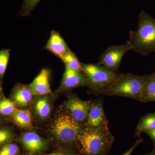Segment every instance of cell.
I'll use <instances>...</instances> for the list:
<instances>
[{
	"mask_svg": "<svg viewBox=\"0 0 155 155\" xmlns=\"http://www.w3.org/2000/svg\"><path fill=\"white\" fill-rule=\"evenodd\" d=\"M114 140L108 126L82 128L76 145L82 155H106Z\"/></svg>",
	"mask_w": 155,
	"mask_h": 155,
	"instance_id": "1",
	"label": "cell"
},
{
	"mask_svg": "<svg viewBox=\"0 0 155 155\" xmlns=\"http://www.w3.org/2000/svg\"><path fill=\"white\" fill-rule=\"evenodd\" d=\"M129 41L132 50L147 56L155 52V18L142 10L138 16L137 29L130 31Z\"/></svg>",
	"mask_w": 155,
	"mask_h": 155,
	"instance_id": "2",
	"label": "cell"
},
{
	"mask_svg": "<svg viewBox=\"0 0 155 155\" xmlns=\"http://www.w3.org/2000/svg\"><path fill=\"white\" fill-rule=\"evenodd\" d=\"M144 83L143 76L131 73L120 74L102 95L129 98L142 102Z\"/></svg>",
	"mask_w": 155,
	"mask_h": 155,
	"instance_id": "3",
	"label": "cell"
},
{
	"mask_svg": "<svg viewBox=\"0 0 155 155\" xmlns=\"http://www.w3.org/2000/svg\"><path fill=\"white\" fill-rule=\"evenodd\" d=\"M82 72L86 75L91 93L99 95L103 94L119 77L120 74L112 72L99 64L81 63Z\"/></svg>",
	"mask_w": 155,
	"mask_h": 155,
	"instance_id": "4",
	"label": "cell"
},
{
	"mask_svg": "<svg viewBox=\"0 0 155 155\" xmlns=\"http://www.w3.org/2000/svg\"><path fill=\"white\" fill-rule=\"evenodd\" d=\"M82 128L79 122L66 113L56 118L51 127V133L59 142L75 145Z\"/></svg>",
	"mask_w": 155,
	"mask_h": 155,
	"instance_id": "5",
	"label": "cell"
},
{
	"mask_svg": "<svg viewBox=\"0 0 155 155\" xmlns=\"http://www.w3.org/2000/svg\"><path fill=\"white\" fill-rule=\"evenodd\" d=\"M132 49L129 41L124 45L109 46L100 56L98 64L116 73L119 70L123 57L126 53Z\"/></svg>",
	"mask_w": 155,
	"mask_h": 155,
	"instance_id": "6",
	"label": "cell"
},
{
	"mask_svg": "<svg viewBox=\"0 0 155 155\" xmlns=\"http://www.w3.org/2000/svg\"><path fill=\"white\" fill-rule=\"evenodd\" d=\"M17 141L27 153L37 154L45 152L48 149L47 140L34 131L22 133L17 137Z\"/></svg>",
	"mask_w": 155,
	"mask_h": 155,
	"instance_id": "7",
	"label": "cell"
},
{
	"mask_svg": "<svg viewBox=\"0 0 155 155\" xmlns=\"http://www.w3.org/2000/svg\"><path fill=\"white\" fill-rule=\"evenodd\" d=\"M92 102V101H82L75 95H72L65 102V107L67 114L80 124L83 122L85 123Z\"/></svg>",
	"mask_w": 155,
	"mask_h": 155,
	"instance_id": "8",
	"label": "cell"
},
{
	"mask_svg": "<svg viewBox=\"0 0 155 155\" xmlns=\"http://www.w3.org/2000/svg\"><path fill=\"white\" fill-rule=\"evenodd\" d=\"M81 87H88L86 75L83 72L75 71L65 66V71L58 91L63 92Z\"/></svg>",
	"mask_w": 155,
	"mask_h": 155,
	"instance_id": "9",
	"label": "cell"
},
{
	"mask_svg": "<svg viewBox=\"0 0 155 155\" xmlns=\"http://www.w3.org/2000/svg\"><path fill=\"white\" fill-rule=\"evenodd\" d=\"M108 124L109 121L106 118L103 108L102 99L92 101L85 122V127H97L108 126Z\"/></svg>",
	"mask_w": 155,
	"mask_h": 155,
	"instance_id": "10",
	"label": "cell"
},
{
	"mask_svg": "<svg viewBox=\"0 0 155 155\" xmlns=\"http://www.w3.org/2000/svg\"><path fill=\"white\" fill-rule=\"evenodd\" d=\"M33 95L29 85L16 83L12 89L10 98L17 107L23 108L29 106L32 101Z\"/></svg>",
	"mask_w": 155,
	"mask_h": 155,
	"instance_id": "11",
	"label": "cell"
},
{
	"mask_svg": "<svg viewBox=\"0 0 155 155\" xmlns=\"http://www.w3.org/2000/svg\"><path fill=\"white\" fill-rule=\"evenodd\" d=\"M44 49L61 59L70 50L59 32L54 30L51 31L49 38Z\"/></svg>",
	"mask_w": 155,
	"mask_h": 155,
	"instance_id": "12",
	"label": "cell"
},
{
	"mask_svg": "<svg viewBox=\"0 0 155 155\" xmlns=\"http://www.w3.org/2000/svg\"><path fill=\"white\" fill-rule=\"evenodd\" d=\"M49 79L48 70L46 69H42L39 74L29 85L33 95H45L51 92Z\"/></svg>",
	"mask_w": 155,
	"mask_h": 155,
	"instance_id": "13",
	"label": "cell"
},
{
	"mask_svg": "<svg viewBox=\"0 0 155 155\" xmlns=\"http://www.w3.org/2000/svg\"><path fill=\"white\" fill-rule=\"evenodd\" d=\"M10 118L12 122L18 127L25 129L33 128L31 114L28 110L17 109Z\"/></svg>",
	"mask_w": 155,
	"mask_h": 155,
	"instance_id": "14",
	"label": "cell"
},
{
	"mask_svg": "<svg viewBox=\"0 0 155 155\" xmlns=\"http://www.w3.org/2000/svg\"><path fill=\"white\" fill-rule=\"evenodd\" d=\"M144 85L143 92L142 103L155 101V72L143 76Z\"/></svg>",
	"mask_w": 155,
	"mask_h": 155,
	"instance_id": "15",
	"label": "cell"
},
{
	"mask_svg": "<svg viewBox=\"0 0 155 155\" xmlns=\"http://www.w3.org/2000/svg\"><path fill=\"white\" fill-rule=\"evenodd\" d=\"M155 128V112L150 113L140 118L134 136L140 137L142 133Z\"/></svg>",
	"mask_w": 155,
	"mask_h": 155,
	"instance_id": "16",
	"label": "cell"
},
{
	"mask_svg": "<svg viewBox=\"0 0 155 155\" xmlns=\"http://www.w3.org/2000/svg\"><path fill=\"white\" fill-rule=\"evenodd\" d=\"M45 95L38 98L35 101L34 106L35 114L39 118L42 119L48 118L51 111V101L48 97H45Z\"/></svg>",
	"mask_w": 155,
	"mask_h": 155,
	"instance_id": "17",
	"label": "cell"
},
{
	"mask_svg": "<svg viewBox=\"0 0 155 155\" xmlns=\"http://www.w3.org/2000/svg\"><path fill=\"white\" fill-rule=\"evenodd\" d=\"M17 136L11 126H0V150L8 143L17 141Z\"/></svg>",
	"mask_w": 155,
	"mask_h": 155,
	"instance_id": "18",
	"label": "cell"
},
{
	"mask_svg": "<svg viewBox=\"0 0 155 155\" xmlns=\"http://www.w3.org/2000/svg\"><path fill=\"white\" fill-rule=\"evenodd\" d=\"M61 60L65 64V66L70 69L79 72H82L81 63L78 61L76 55L71 50L61 58Z\"/></svg>",
	"mask_w": 155,
	"mask_h": 155,
	"instance_id": "19",
	"label": "cell"
},
{
	"mask_svg": "<svg viewBox=\"0 0 155 155\" xmlns=\"http://www.w3.org/2000/svg\"><path fill=\"white\" fill-rule=\"evenodd\" d=\"M17 109L15 103L10 98H7L5 97L0 101V116L5 118H10Z\"/></svg>",
	"mask_w": 155,
	"mask_h": 155,
	"instance_id": "20",
	"label": "cell"
},
{
	"mask_svg": "<svg viewBox=\"0 0 155 155\" xmlns=\"http://www.w3.org/2000/svg\"><path fill=\"white\" fill-rule=\"evenodd\" d=\"M11 49L0 50V87L2 88L3 77L7 69L10 59Z\"/></svg>",
	"mask_w": 155,
	"mask_h": 155,
	"instance_id": "21",
	"label": "cell"
},
{
	"mask_svg": "<svg viewBox=\"0 0 155 155\" xmlns=\"http://www.w3.org/2000/svg\"><path fill=\"white\" fill-rule=\"evenodd\" d=\"M41 0H23L19 14L22 17H28Z\"/></svg>",
	"mask_w": 155,
	"mask_h": 155,
	"instance_id": "22",
	"label": "cell"
},
{
	"mask_svg": "<svg viewBox=\"0 0 155 155\" xmlns=\"http://www.w3.org/2000/svg\"><path fill=\"white\" fill-rule=\"evenodd\" d=\"M0 155H21V150L17 143L12 142L0 150Z\"/></svg>",
	"mask_w": 155,
	"mask_h": 155,
	"instance_id": "23",
	"label": "cell"
},
{
	"mask_svg": "<svg viewBox=\"0 0 155 155\" xmlns=\"http://www.w3.org/2000/svg\"><path fill=\"white\" fill-rule=\"evenodd\" d=\"M143 141V139H139L137 140L136 141L135 143H134V144L131 147H130V148L128 150L127 152H125V153L123 154L122 155H131V153H132V152L134 150L137 146V145H138L140 143H142Z\"/></svg>",
	"mask_w": 155,
	"mask_h": 155,
	"instance_id": "24",
	"label": "cell"
},
{
	"mask_svg": "<svg viewBox=\"0 0 155 155\" xmlns=\"http://www.w3.org/2000/svg\"><path fill=\"white\" fill-rule=\"evenodd\" d=\"M145 133L147 134L151 139L153 143L154 147V149H155V128L151 130H147Z\"/></svg>",
	"mask_w": 155,
	"mask_h": 155,
	"instance_id": "25",
	"label": "cell"
},
{
	"mask_svg": "<svg viewBox=\"0 0 155 155\" xmlns=\"http://www.w3.org/2000/svg\"><path fill=\"white\" fill-rule=\"evenodd\" d=\"M7 122V120L6 118L0 116V126L5 125Z\"/></svg>",
	"mask_w": 155,
	"mask_h": 155,
	"instance_id": "26",
	"label": "cell"
},
{
	"mask_svg": "<svg viewBox=\"0 0 155 155\" xmlns=\"http://www.w3.org/2000/svg\"><path fill=\"white\" fill-rule=\"evenodd\" d=\"M5 97V96L3 93L2 88L0 87V101H2Z\"/></svg>",
	"mask_w": 155,
	"mask_h": 155,
	"instance_id": "27",
	"label": "cell"
},
{
	"mask_svg": "<svg viewBox=\"0 0 155 155\" xmlns=\"http://www.w3.org/2000/svg\"><path fill=\"white\" fill-rule=\"evenodd\" d=\"M45 155H65V154H64L63 153H51L47 154H46Z\"/></svg>",
	"mask_w": 155,
	"mask_h": 155,
	"instance_id": "28",
	"label": "cell"
},
{
	"mask_svg": "<svg viewBox=\"0 0 155 155\" xmlns=\"http://www.w3.org/2000/svg\"><path fill=\"white\" fill-rule=\"evenodd\" d=\"M147 155H155V149H154L151 152L149 153Z\"/></svg>",
	"mask_w": 155,
	"mask_h": 155,
	"instance_id": "29",
	"label": "cell"
},
{
	"mask_svg": "<svg viewBox=\"0 0 155 155\" xmlns=\"http://www.w3.org/2000/svg\"><path fill=\"white\" fill-rule=\"evenodd\" d=\"M24 155H37V154H35L33 153H26Z\"/></svg>",
	"mask_w": 155,
	"mask_h": 155,
	"instance_id": "30",
	"label": "cell"
},
{
	"mask_svg": "<svg viewBox=\"0 0 155 155\" xmlns=\"http://www.w3.org/2000/svg\"></svg>",
	"mask_w": 155,
	"mask_h": 155,
	"instance_id": "31",
	"label": "cell"
},
{
	"mask_svg": "<svg viewBox=\"0 0 155 155\" xmlns=\"http://www.w3.org/2000/svg\"></svg>",
	"mask_w": 155,
	"mask_h": 155,
	"instance_id": "32",
	"label": "cell"
}]
</instances>
